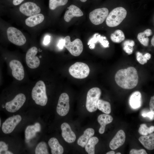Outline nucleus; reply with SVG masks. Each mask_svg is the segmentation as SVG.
I'll return each instance as SVG.
<instances>
[{
	"label": "nucleus",
	"mask_w": 154,
	"mask_h": 154,
	"mask_svg": "<svg viewBox=\"0 0 154 154\" xmlns=\"http://www.w3.org/2000/svg\"><path fill=\"white\" fill-rule=\"evenodd\" d=\"M41 130V126L39 123H36L34 125H29L26 127L25 131L26 139L29 140L35 137L37 132Z\"/></svg>",
	"instance_id": "obj_23"
},
{
	"label": "nucleus",
	"mask_w": 154,
	"mask_h": 154,
	"mask_svg": "<svg viewBox=\"0 0 154 154\" xmlns=\"http://www.w3.org/2000/svg\"><path fill=\"white\" fill-rule=\"evenodd\" d=\"M110 38L114 42L119 43L124 40L125 36L123 32L118 29L111 35Z\"/></svg>",
	"instance_id": "obj_29"
},
{
	"label": "nucleus",
	"mask_w": 154,
	"mask_h": 154,
	"mask_svg": "<svg viewBox=\"0 0 154 154\" xmlns=\"http://www.w3.org/2000/svg\"><path fill=\"white\" fill-rule=\"evenodd\" d=\"M26 100V97L24 94H19L12 100L6 103L5 109L8 112H15L22 106Z\"/></svg>",
	"instance_id": "obj_9"
},
{
	"label": "nucleus",
	"mask_w": 154,
	"mask_h": 154,
	"mask_svg": "<svg viewBox=\"0 0 154 154\" xmlns=\"http://www.w3.org/2000/svg\"><path fill=\"white\" fill-rule=\"evenodd\" d=\"M50 37L49 35L46 36L44 39L43 43L45 45L48 44L50 42Z\"/></svg>",
	"instance_id": "obj_39"
},
{
	"label": "nucleus",
	"mask_w": 154,
	"mask_h": 154,
	"mask_svg": "<svg viewBox=\"0 0 154 154\" xmlns=\"http://www.w3.org/2000/svg\"><path fill=\"white\" fill-rule=\"evenodd\" d=\"M115 152L114 151H111L107 152L106 154H114Z\"/></svg>",
	"instance_id": "obj_44"
},
{
	"label": "nucleus",
	"mask_w": 154,
	"mask_h": 154,
	"mask_svg": "<svg viewBox=\"0 0 154 154\" xmlns=\"http://www.w3.org/2000/svg\"><path fill=\"white\" fill-rule=\"evenodd\" d=\"M152 34L151 30L148 29L143 32L139 33L137 35V38L141 44L145 46H147L149 41V39L148 37L151 36Z\"/></svg>",
	"instance_id": "obj_26"
},
{
	"label": "nucleus",
	"mask_w": 154,
	"mask_h": 154,
	"mask_svg": "<svg viewBox=\"0 0 154 154\" xmlns=\"http://www.w3.org/2000/svg\"><path fill=\"white\" fill-rule=\"evenodd\" d=\"M141 115L143 117H149L151 120H153L154 119V112L151 111L147 112H143L141 114Z\"/></svg>",
	"instance_id": "obj_37"
},
{
	"label": "nucleus",
	"mask_w": 154,
	"mask_h": 154,
	"mask_svg": "<svg viewBox=\"0 0 154 154\" xmlns=\"http://www.w3.org/2000/svg\"><path fill=\"white\" fill-rule=\"evenodd\" d=\"M48 145L51 148L52 154H62L64 152V149L59 143L58 140L55 137H52L48 141Z\"/></svg>",
	"instance_id": "obj_24"
},
{
	"label": "nucleus",
	"mask_w": 154,
	"mask_h": 154,
	"mask_svg": "<svg viewBox=\"0 0 154 154\" xmlns=\"http://www.w3.org/2000/svg\"><path fill=\"white\" fill-rule=\"evenodd\" d=\"M24 0H13V3L15 5L21 4Z\"/></svg>",
	"instance_id": "obj_41"
},
{
	"label": "nucleus",
	"mask_w": 154,
	"mask_h": 154,
	"mask_svg": "<svg viewBox=\"0 0 154 154\" xmlns=\"http://www.w3.org/2000/svg\"><path fill=\"white\" fill-rule=\"evenodd\" d=\"M44 19V15L39 13L29 17L26 19L25 22L27 25L32 27L42 22Z\"/></svg>",
	"instance_id": "obj_25"
},
{
	"label": "nucleus",
	"mask_w": 154,
	"mask_h": 154,
	"mask_svg": "<svg viewBox=\"0 0 154 154\" xmlns=\"http://www.w3.org/2000/svg\"><path fill=\"white\" fill-rule=\"evenodd\" d=\"M31 95L32 99L36 104L42 106L46 105L48 98L46 86L43 81L40 80L36 83L32 89Z\"/></svg>",
	"instance_id": "obj_2"
},
{
	"label": "nucleus",
	"mask_w": 154,
	"mask_h": 154,
	"mask_svg": "<svg viewBox=\"0 0 154 154\" xmlns=\"http://www.w3.org/2000/svg\"><path fill=\"white\" fill-rule=\"evenodd\" d=\"M68 9L66 11L64 16V19L66 22H69L74 17H81L84 15L80 9L75 5H70Z\"/></svg>",
	"instance_id": "obj_17"
},
{
	"label": "nucleus",
	"mask_w": 154,
	"mask_h": 154,
	"mask_svg": "<svg viewBox=\"0 0 154 154\" xmlns=\"http://www.w3.org/2000/svg\"><path fill=\"white\" fill-rule=\"evenodd\" d=\"M139 140L144 147L149 150L154 149V133H151L148 135L140 137Z\"/></svg>",
	"instance_id": "obj_22"
},
{
	"label": "nucleus",
	"mask_w": 154,
	"mask_h": 154,
	"mask_svg": "<svg viewBox=\"0 0 154 154\" xmlns=\"http://www.w3.org/2000/svg\"><path fill=\"white\" fill-rule=\"evenodd\" d=\"M70 109L69 98L66 93L60 96L56 107V112L60 116H63L68 113Z\"/></svg>",
	"instance_id": "obj_10"
},
{
	"label": "nucleus",
	"mask_w": 154,
	"mask_h": 154,
	"mask_svg": "<svg viewBox=\"0 0 154 154\" xmlns=\"http://www.w3.org/2000/svg\"><path fill=\"white\" fill-rule=\"evenodd\" d=\"M131 107L134 109L139 108L141 105V95L138 91L133 92L130 96L129 100Z\"/></svg>",
	"instance_id": "obj_20"
},
{
	"label": "nucleus",
	"mask_w": 154,
	"mask_h": 154,
	"mask_svg": "<svg viewBox=\"0 0 154 154\" xmlns=\"http://www.w3.org/2000/svg\"><path fill=\"white\" fill-rule=\"evenodd\" d=\"M130 154H147L145 150L141 149L139 150L131 149L129 152Z\"/></svg>",
	"instance_id": "obj_36"
},
{
	"label": "nucleus",
	"mask_w": 154,
	"mask_h": 154,
	"mask_svg": "<svg viewBox=\"0 0 154 154\" xmlns=\"http://www.w3.org/2000/svg\"><path fill=\"white\" fill-rule=\"evenodd\" d=\"M101 94L100 89L98 87L90 89L87 95L86 107L90 112L96 111L98 109L97 104Z\"/></svg>",
	"instance_id": "obj_4"
},
{
	"label": "nucleus",
	"mask_w": 154,
	"mask_h": 154,
	"mask_svg": "<svg viewBox=\"0 0 154 154\" xmlns=\"http://www.w3.org/2000/svg\"><path fill=\"white\" fill-rule=\"evenodd\" d=\"M61 128L62 137L66 142L68 143H72L75 141L76 135L68 123H63L61 125Z\"/></svg>",
	"instance_id": "obj_15"
},
{
	"label": "nucleus",
	"mask_w": 154,
	"mask_h": 154,
	"mask_svg": "<svg viewBox=\"0 0 154 154\" xmlns=\"http://www.w3.org/2000/svg\"><path fill=\"white\" fill-rule=\"evenodd\" d=\"M35 153L36 154H49L46 142L41 141L38 144L35 148Z\"/></svg>",
	"instance_id": "obj_30"
},
{
	"label": "nucleus",
	"mask_w": 154,
	"mask_h": 154,
	"mask_svg": "<svg viewBox=\"0 0 154 154\" xmlns=\"http://www.w3.org/2000/svg\"><path fill=\"white\" fill-rule=\"evenodd\" d=\"M90 70L86 64L77 62L69 68V72L73 77L78 79H83L87 77L90 73Z\"/></svg>",
	"instance_id": "obj_5"
},
{
	"label": "nucleus",
	"mask_w": 154,
	"mask_h": 154,
	"mask_svg": "<svg viewBox=\"0 0 154 154\" xmlns=\"http://www.w3.org/2000/svg\"><path fill=\"white\" fill-rule=\"evenodd\" d=\"M154 131V126H152L149 127H147L145 124H142L140 125L138 130L139 133L143 135H147L152 133Z\"/></svg>",
	"instance_id": "obj_31"
},
{
	"label": "nucleus",
	"mask_w": 154,
	"mask_h": 154,
	"mask_svg": "<svg viewBox=\"0 0 154 154\" xmlns=\"http://www.w3.org/2000/svg\"><path fill=\"white\" fill-rule=\"evenodd\" d=\"M80 1L83 2H85L87 0H80Z\"/></svg>",
	"instance_id": "obj_45"
},
{
	"label": "nucleus",
	"mask_w": 154,
	"mask_h": 154,
	"mask_svg": "<svg viewBox=\"0 0 154 154\" xmlns=\"http://www.w3.org/2000/svg\"><path fill=\"white\" fill-rule=\"evenodd\" d=\"M138 79L136 69L131 66L118 70L115 76L117 84L126 89H131L135 87L138 84Z\"/></svg>",
	"instance_id": "obj_1"
},
{
	"label": "nucleus",
	"mask_w": 154,
	"mask_h": 154,
	"mask_svg": "<svg viewBox=\"0 0 154 154\" xmlns=\"http://www.w3.org/2000/svg\"><path fill=\"white\" fill-rule=\"evenodd\" d=\"M125 139V135L124 131L120 130L111 141L109 147L112 149L115 150L123 145Z\"/></svg>",
	"instance_id": "obj_16"
},
{
	"label": "nucleus",
	"mask_w": 154,
	"mask_h": 154,
	"mask_svg": "<svg viewBox=\"0 0 154 154\" xmlns=\"http://www.w3.org/2000/svg\"><path fill=\"white\" fill-rule=\"evenodd\" d=\"M7 33L9 40L16 45L22 46L26 42V38L22 32L15 28L9 27Z\"/></svg>",
	"instance_id": "obj_7"
},
{
	"label": "nucleus",
	"mask_w": 154,
	"mask_h": 154,
	"mask_svg": "<svg viewBox=\"0 0 154 154\" xmlns=\"http://www.w3.org/2000/svg\"><path fill=\"white\" fill-rule=\"evenodd\" d=\"M109 13V10L106 8H98L91 11L89 17L91 22L97 25L102 23L106 19Z\"/></svg>",
	"instance_id": "obj_8"
},
{
	"label": "nucleus",
	"mask_w": 154,
	"mask_h": 154,
	"mask_svg": "<svg viewBox=\"0 0 154 154\" xmlns=\"http://www.w3.org/2000/svg\"><path fill=\"white\" fill-rule=\"evenodd\" d=\"M95 131L94 129L89 128L84 132V133L80 136L77 141L78 145L84 147L89 139L94 135Z\"/></svg>",
	"instance_id": "obj_21"
},
{
	"label": "nucleus",
	"mask_w": 154,
	"mask_h": 154,
	"mask_svg": "<svg viewBox=\"0 0 154 154\" xmlns=\"http://www.w3.org/2000/svg\"><path fill=\"white\" fill-rule=\"evenodd\" d=\"M1 119H0V127L1 126Z\"/></svg>",
	"instance_id": "obj_46"
},
{
	"label": "nucleus",
	"mask_w": 154,
	"mask_h": 154,
	"mask_svg": "<svg viewBox=\"0 0 154 154\" xmlns=\"http://www.w3.org/2000/svg\"><path fill=\"white\" fill-rule=\"evenodd\" d=\"M143 55L147 60H149L151 58V55L149 53H146Z\"/></svg>",
	"instance_id": "obj_42"
},
{
	"label": "nucleus",
	"mask_w": 154,
	"mask_h": 154,
	"mask_svg": "<svg viewBox=\"0 0 154 154\" xmlns=\"http://www.w3.org/2000/svg\"><path fill=\"white\" fill-rule=\"evenodd\" d=\"M19 10L25 15L30 17L39 14L41 9L36 3L28 2L23 3L20 6Z\"/></svg>",
	"instance_id": "obj_13"
},
{
	"label": "nucleus",
	"mask_w": 154,
	"mask_h": 154,
	"mask_svg": "<svg viewBox=\"0 0 154 154\" xmlns=\"http://www.w3.org/2000/svg\"><path fill=\"white\" fill-rule=\"evenodd\" d=\"M121 154V153H120V152H118L117 153H116V154Z\"/></svg>",
	"instance_id": "obj_47"
},
{
	"label": "nucleus",
	"mask_w": 154,
	"mask_h": 154,
	"mask_svg": "<svg viewBox=\"0 0 154 154\" xmlns=\"http://www.w3.org/2000/svg\"><path fill=\"white\" fill-rule=\"evenodd\" d=\"M127 14V11L124 8H115L108 14L106 19V25L110 27L118 25L125 18Z\"/></svg>",
	"instance_id": "obj_3"
},
{
	"label": "nucleus",
	"mask_w": 154,
	"mask_h": 154,
	"mask_svg": "<svg viewBox=\"0 0 154 154\" xmlns=\"http://www.w3.org/2000/svg\"><path fill=\"white\" fill-rule=\"evenodd\" d=\"M65 47L72 55L77 56L80 55L82 53L83 46L82 41L79 38H76L73 41L71 42L69 36L66 37L64 39Z\"/></svg>",
	"instance_id": "obj_6"
},
{
	"label": "nucleus",
	"mask_w": 154,
	"mask_h": 154,
	"mask_svg": "<svg viewBox=\"0 0 154 154\" xmlns=\"http://www.w3.org/2000/svg\"><path fill=\"white\" fill-rule=\"evenodd\" d=\"M9 65L13 77L18 80H22L24 78L25 73L23 67L20 62L13 60L10 62Z\"/></svg>",
	"instance_id": "obj_14"
},
{
	"label": "nucleus",
	"mask_w": 154,
	"mask_h": 154,
	"mask_svg": "<svg viewBox=\"0 0 154 154\" xmlns=\"http://www.w3.org/2000/svg\"><path fill=\"white\" fill-rule=\"evenodd\" d=\"M21 117L19 115H17L7 118L2 124V129L3 132L5 134L11 133L21 121Z\"/></svg>",
	"instance_id": "obj_11"
},
{
	"label": "nucleus",
	"mask_w": 154,
	"mask_h": 154,
	"mask_svg": "<svg viewBox=\"0 0 154 154\" xmlns=\"http://www.w3.org/2000/svg\"><path fill=\"white\" fill-rule=\"evenodd\" d=\"M136 59L138 62L142 65L147 63V61L142 54L139 52H137L136 53Z\"/></svg>",
	"instance_id": "obj_35"
},
{
	"label": "nucleus",
	"mask_w": 154,
	"mask_h": 154,
	"mask_svg": "<svg viewBox=\"0 0 154 154\" xmlns=\"http://www.w3.org/2000/svg\"><path fill=\"white\" fill-rule=\"evenodd\" d=\"M97 106L99 110L105 114H109L111 112L110 104L108 102L99 99L97 102Z\"/></svg>",
	"instance_id": "obj_28"
},
{
	"label": "nucleus",
	"mask_w": 154,
	"mask_h": 154,
	"mask_svg": "<svg viewBox=\"0 0 154 154\" xmlns=\"http://www.w3.org/2000/svg\"><path fill=\"white\" fill-rule=\"evenodd\" d=\"M68 0H49V7L51 10H54L58 7L66 4Z\"/></svg>",
	"instance_id": "obj_33"
},
{
	"label": "nucleus",
	"mask_w": 154,
	"mask_h": 154,
	"mask_svg": "<svg viewBox=\"0 0 154 154\" xmlns=\"http://www.w3.org/2000/svg\"><path fill=\"white\" fill-rule=\"evenodd\" d=\"M64 39L60 40L59 42L58 46L60 49H62L64 46Z\"/></svg>",
	"instance_id": "obj_40"
},
{
	"label": "nucleus",
	"mask_w": 154,
	"mask_h": 154,
	"mask_svg": "<svg viewBox=\"0 0 154 154\" xmlns=\"http://www.w3.org/2000/svg\"><path fill=\"white\" fill-rule=\"evenodd\" d=\"M99 139L96 137H92L88 140L85 147L86 151L88 154H95V147L98 143Z\"/></svg>",
	"instance_id": "obj_27"
},
{
	"label": "nucleus",
	"mask_w": 154,
	"mask_h": 154,
	"mask_svg": "<svg viewBox=\"0 0 154 154\" xmlns=\"http://www.w3.org/2000/svg\"><path fill=\"white\" fill-rule=\"evenodd\" d=\"M37 52L38 49L35 46L31 48L27 52L26 56V61L28 66L31 68H36L39 66L40 60L36 56Z\"/></svg>",
	"instance_id": "obj_12"
},
{
	"label": "nucleus",
	"mask_w": 154,
	"mask_h": 154,
	"mask_svg": "<svg viewBox=\"0 0 154 154\" xmlns=\"http://www.w3.org/2000/svg\"><path fill=\"white\" fill-rule=\"evenodd\" d=\"M154 36H153L151 39V44L153 46H154Z\"/></svg>",
	"instance_id": "obj_43"
},
{
	"label": "nucleus",
	"mask_w": 154,
	"mask_h": 154,
	"mask_svg": "<svg viewBox=\"0 0 154 154\" xmlns=\"http://www.w3.org/2000/svg\"><path fill=\"white\" fill-rule=\"evenodd\" d=\"M149 106L151 111L154 112V96H152L151 98Z\"/></svg>",
	"instance_id": "obj_38"
},
{
	"label": "nucleus",
	"mask_w": 154,
	"mask_h": 154,
	"mask_svg": "<svg viewBox=\"0 0 154 154\" xmlns=\"http://www.w3.org/2000/svg\"><path fill=\"white\" fill-rule=\"evenodd\" d=\"M98 42H100L105 48L109 47V43L108 40H106V37L101 36L98 34L96 33L88 42V44L89 45V48L92 49H94L95 47V44Z\"/></svg>",
	"instance_id": "obj_18"
},
{
	"label": "nucleus",
	"mask_w": 154,
	"mask_h": 154,
	"mask_svg": "<svg viewBox=\"0 0 154 154\" xmlns=\"http://www.w3.org/2000/svg\"><path fill=\"white\" fill-rule=\"evenodd\" d=\"M98 121L100 125L99 132L101 134H103L105 131L106 125L112 122L113 120L112 117L107 114H102L98 117Z\"/></svg>",
	"instance_id": "obj_19"
},
{
	"label": "nucleus",
	"mask_w": 154,
	"mask_h": 154,
	"mask_svg": "<svg viewBox=\"0 0 154 154\" xmlns=\"http://www.w3.org/2000/svg\"><path fill=\"white\" fill-rule=\"evenodd\" d=\"M8 145L4 142L0 141V154H12L13 153L8 150Z\"/></svg>",
	"instance_id": "obj_34"
},
{
	"label": "nucleus",
	"mask_w": 154,
	"mask_h": 154,
	"mask_svg": "<svg viewBox=\"0 0 154 154\" xmlns=\"http://www.w3.org/2000/svg\"><path fill=\"white\" fill-rule=\"evenodd\" d=\"M135 43L133 40H127L123 43V49L128 54H131L133 50V46Z\"/></svg>",
	"instance_id": "obj_32"
}]
</instances>
